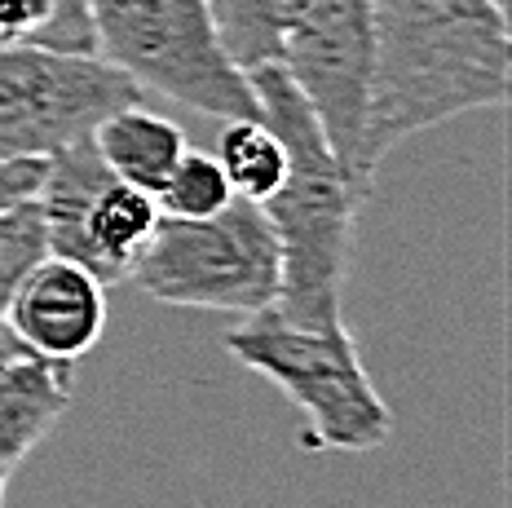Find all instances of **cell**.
Wrapping results in <instances>:
<instances>
[{
	"label": "cell",
	"mask_w": 512,
	"mask_h": 508,
	"mask_svg": "<svg viewBox=\"0 0 512 508\" xmlns=\"http://www.w3.org/2000/svg\"><path fill=\"white\" fill-rule=\"evenodd\" d=\"M40 173H45V160H0V208L36 195Z\"/></svg>",
	"instance_id": "cell-18"
},
{
	"label": "cell",
	"mask_w": 512,
	"mask_h": 508,
	"mask_svg": "<svg viewBox=\"0 0 512 508\" xmlns=\"http://www.w3.org/2000/svg\"><path fill=\"white\" fill-rule=\"evenodd\" d=\"M53 18V0H0V45L36 40Z\"/></svg>",
	"instance_id": "cell-17"
},
{
	"label": "cell",
	"mask_w": 512,
	"mask_h": 508,
	"mask_svg": "<svg viewBox=\"0 0 512 508\" xmlns=\"http://www.w3.org/2000/svg\"><path fill=\"white\" fill-rule=\"evenodd\" d=\"M89 137H93V146H98L102 164L111 168L120 182L146 190V195H155V190L164 186V177L173 173V164L181 160V151H186V133H181L173 120H164V115L137 107V102L111 111Z\"/></svg>",
	"instance_id": "cell-11"
},
{
	"label": "cell",
	"mask_w": 512,
	"mask_h": 508,
	"mask_svg": "<svg viewBox=\"0 0 512 508\" xmlns=\"http://www.w3.org/2000/svg\"><path fill=\"white\" fill-rule=\"evenodd\" d=\"M248 80L261 120L279 133L287 151L279 190L261 199V213L270 217L274 239H279V301L274 305L292 323H340V288H345L362 195L279 62L248 71Z\"/></svg>",
	"instance_id": "cell-2"
},
{
	"label": "cell",
	"mask_w": 512,
	"mask_h": 508,
	"mask_svg": "<svg viewBox=\"0 0 512 508\" xmlns=\"http://www.w3.org/2000/svg\"><path fill=\"white\" fill-rule=\"evenodd\" d=\"M18 354H27V349L18 345L14 336H9V327H5V323H0V367H5V363H14Z\"/></svg>",
	"instance_id": "cell-19"
},
{
	"label": "cell",
	"mask_w": 512,
	"mask_h": 508,
	"mask_svg": "<svg viewBox=\"0 0 512 508\" xmlns=\"http://www.w3.org/2000/svg\"><path fill=\"white\" fill-rule=\"evenodd\" d=\"M93 54L137 89L217 120H256L248 71L234 67L208 0H89Z\"/></svg>",
	"instance_id": "cell-4"
},
{
	"label": "cell",
	"mask_w": 512,
	"mask_h": 508,
	"mask_svg": "<svg viewBox=\"0 0 512 508\" xmlns=\"http://www.w3.org/2000/svg\"><path fill=\"white\" fill-rule=\"evenodd\" d=\"M512 89L508 14L490 0H371V84L362 173L407 137L468 111L504 107Z\"/></svg>",
	"instance_id": "cell-1"
},
{
	"label": "cell",
	"mask_w": 512,
	"mask_h": 508,
	"mask_svg": "<svg viewBox=\"0 0 512 508\" xmlns=\"http://www.w3.org/2000/svg\"><path fill=\"white\" fill-rule=\"evenodd\" d=\"M314 0H208L217 36L239 71L270 67Z\"/></svg>",
	"instance_id": "cell-12"
},
{
	"label": "cell",
	"mask_w": 512,
	"mask_h": 508,
	"mask_svg": "<svg viewBox=\"0 0 512 508\" xmlns=\"http://www.w3.org/2000/svg\"><path fill=\"white\" fill-rule=\"evenodd\" d=\"M226 349L248 372L283 389L301 416L305 451L367 455L389 442L393 416L345 323H292L270 305L230 327Z\"/></svg>",
	"instance_id": "cell-3"
},
{
	"label": "cell",
	"mask_w": 512,
	"mask_h": 508,
	"mask_svg": "<svg viewBox=\"0 0 512 508\" xmlns=\"http://www.w3.org/2000/svg\"><path fill=\"white\" fill-rule=\"evenodd\" d=\"M71 407V363L18 354L0 367V469L14 473Z\"/></svg>",
	"instance_id": "cell-10"
},
{
	"label": "cell",
	"mask_w": 512,
	"mask_h": 508,
	"mask_svg": "<svg viewBox=\"0 0 512 508\" xmlns=\"http://www.w3.org/2000/svg\"><path fill=\"white\" fill-rule=\"evenodd\" d=\"M234 199V190L221 173L217 155L204 151H181V160L173 164V173L164 177V186L155 190V204L164 217H181V221H195V217H212L221 213Z\"/></svg>",
	"instance_id": "cell-14"
},
{
	"label": "cell",
	"mask_w": 512,
	"mask_h": 508,
	"mask_svg": "<svg viewBox=\"0 0 512 508\" xmlns=\"http://www.w3.org/2000/svg\"><path fill=\"white\" fill-rule=\"evenodd\" d=\"M9 336L36 358L76 363L102 341L106 327V283L67 257L36 261L5 305Z\"/></svg>",
	"instance_id": "cell-8"
},
{
	"label": "cell",
	"mask_w": 512,
	"mask_h": 508,
	"mask_svg": "<svg viewBox=\"0 0 512 508\" xmlns=\"http://www.w3.org/2000/svg\"><path fill=\"white\" fill-rule=\"evenodd\" d=\"M128 102L142 89L98 54L0 45V160H49Z\"/></svg>",
	"instance_id": "cell-6"
},
{
	"label": "cell",
	"mask_w": 512,
	"mask_h": 508,
	"mask_svg": "<svg viewBox=\"0 0 512 508\" xmlns=\"http://www.w3.org/2000/svg\"><path fill=\"white\" fill-rule=\"evenodd\" d=\"M45 252H49V239H45V217L36 208V195L23 199V204L0 208V319H5V305L18 283H23V274Z\"/></svg>",
	"instance_id": "cell-15"
},
{
	"label": "cell",
	"mask_w": 512,
	"mask_h": 508,
	"mask_svg": "<svg viewBox=\"0 0 512 508\" xmlns=\"http://www.w3.org/2000/svg\"><path fill=\"white\" fill-rule=\"evenodd\" d=\"M5 486H9V469H0V500H5Z\"/></svg>",
	"instance_id": "cell-20"
},
{
	"label": "cell",
	"mask_w": 512,
	"mask_h": 508,
	"mask_svg": "<svg viewBox=\"0 0 512 508\" xmlns=\"http://www.w3.org/2000/svg\"><path fill=\"white\" fill-rule=\"evenodd\" d=\"M217 164L226 173V182L234 190V199H270L279 190L287 173V151L279 142V133L256 115V120H226L221 124V142H217Z\"/></svg>",
	"instance_id": "cell-13"
},
{
	"label": "cell",
	"mask_w": 512,
	"mask_h": 508,
	"mask_svg": "<svg viewBox=\"0 0 512 508\" xmlns=\"http://www.w3.org/2000/svg\"><path fill=\"white\" fill-rule=\"evenodd\" d=\"M279 67L301 89L340 168L367 199L371 177L362 173V124L371 84V0H314L283 40Z\"/></svg>",
	"instance_id": "cell-7"
},
{
	"label": "cell",
	"mask_w": 512,
	"mask_h": 508,
	"mask_svg": "<svg viewBox=\"0 0 512 508\" xmlns=\"http://www.w3.org/2000/svg\"><path fill=\"white\" fill-rule=\"evenodd\" d=\"M128 279L177 310L248 319L279 301V239L252 199H230L195 221L159 213Z\"/></svg>",
	"instance_id": "cell-5"
},
{
	"label": "cell",
	"mask_w": 512,
	"mask_h": 508,
	"mask_svg": "<svg viewBox=\"0 0 512 508\" xmlns=\"http://www.w3.org/2000/svg\"><path fill=\"white\" fill-rule=\"evenodd\" d=\"M490 5H499V9H504V14H508V0H490Z\"/></svg>",
	"instance_id": "cell-21"
},
{
	"label": "cell",
	"mask_w": 512,
	"mask_h": 508,
	"mask_svg": "<svg viewBox=\"0 0 512 508\" xmlns=\"http://www.w3.org/2000/svg\"><path fill=\"white\" fill-rule=\"evenodd\" d=\"M155 221H159L155 195L120 182V177H106L93 190L89 208H84L76 239L67 248V261L84 266L102 283H124L133 274V261L142 257Z\"/></svg>",
	"instance_id": "cell-9"
},
{
	"label": "cell",
	"mask_w": 512,
	"mask_h": 508,
	"mask_svg": "<svg viewBox=\"0 0 512 508\" xmlns=\"http://www.w3.org/2000/svg\"><path fill=\"white\" fill-rule=\"evenodd\" d=\"M31 45L62 49V54H93V23L89 0H53V18Z\"/></svg>",
	"instance_id": "cell-16"
}]
</instances>
